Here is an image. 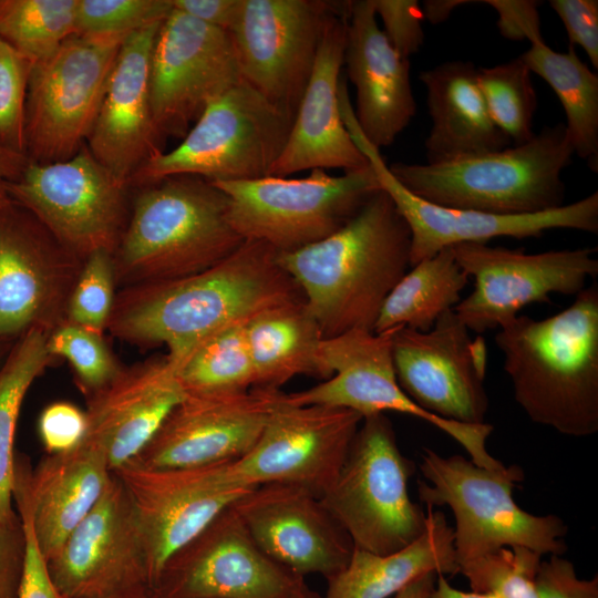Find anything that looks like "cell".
<instances>
[{
    "label": "cell",
    "instance_id": "6da1fadb",
    "mask_svg": "<svg viewBox=\"0 0 598 598\" xmlns=\"http://www.w3.org/2000/svg\"><path fill=\"white\" fill-rule=\"evenodd\" d=\"M277 254L265 243L244 240L204 271L117 289L106 330L130 344L165 346L176 368L218 330L266 309L305 301Z\"/></svg>",
    "mask_w": 598,
    "mask_h": 598
},
{
    "label": "cell",
    "instance_id": "7a4b0ae2",
    "mask_svg": "<svg viewBox=\"0 0 598 598\" xmlns=\"http://www.w3.org/2000/svg\"><path fill=\"white\" fill-rule=\"evenodd\" d=\"M411 233L380 188L331 236L277 261L299 287L324 338L374 331L382 305L409 270Z\"/></svg>",
    "mask_w": 598,
    "mask_h": 598
},
{
    "label": "cell",
    "instance_id": "3957f363",
    "mask_svg": "<svg viewBox=\"0 0 598 598\" xmlns=\"http://www.w3.org/2000/svg\"><path fill=\"white\" fill-rule=\"evenodd\" d=\"M514 399L534 423L560 434L598 432V286L542 320L517 316L494 337Z\"/></svg>",
    "mask_w": 598,
    "mask_h": 598
},
{
    "label": "cell",
    "instance_id": "277c9868",
    "mask_svg": "<svg viewBox=\"0 0 598 598\" xmlns=\"http://www.w3.org/2000/svg\"><path fill=\"white\" fill-rule=\"evenodd\" d=\"M243 243L227 196L206 178L174 175L133 188L128 223L112 255L117 289L204 271Z\"/></svg>",
    "mask_w": 598,
    "mask_h": 598
},
{
    "label": "cell",
    "instance_id": "5b68a950",
    "mask_svg": "<svg viewBox=\"0 0 598 598\" xmlns=\"http://www.w3.org/2000/svg\"><path fill=\"white\" fill-rule=\"evenodd\" d=\"M574 151L564 123L546 126L527 142L455 159L389 165L415 196L450 208L496 215L536 214L564 205L563 171Z\"/></svg>",
    "mask_w": 598,
    "mask_h": 598
},
{
    "label": "cell",
    "instance_id": "8992f818",
    "mask_svg": "<svg viewBox=\"0 0 598 598\" xmlns=\"http://www.w3.org/2000/svg\"><path fill=\"white\" fill-rule=\"evenodd\" d=\"M420 471V501L453 512L457 564L503 547L523 546L549 556L567 550L568 528L560 517L528 513L514 501L513 489L524 480L519 466L488 470L462 455L424 448Z\"/></svg>",
    "mask_w": 598,
    "mask_h": 598
},
{
    "label": "cell",
    "instance_id": "52a82bcc",
    "mask_svg": "<svg viewBox=\"0 0 598 598\" xmlns=\"http://www.w3.org/2000/svg\"><path fill=\"white\" fill-rule=\"evenodd\" d=\"M414 467L384 413L362 419L333 484L319 498L353 548L389 555L416 540L426 512L409 494Z\"/></svg>",
    "mask_w": 598,
    "mask_h": 598
},
{
    "label": "cell",
    "instance_id": "ba28073f",
    "mask_svg": "<svg viewBox=\"0 0 598 598\" xmlns=\"http://www.w3.org/2000/svg\"><path fill=\"white\" fill-rule=\"evenodd\" d=\"M293 118L241 80L207 104L174 150L145 163L131 178L130 187L174 175L210 182L270 176Z\"/></svg>",
    "mask_w": 598,
    "mask_h": 598
},
{
    "label": "cell",
    "instance_id": "9c48e42d",
    "mask_svg": "<svg viewBox=\"0 0 598 598\" xmlns=\"http://www.w3.org/2000/svg\"><path fill=\"white\" fill-rule=\"evenodd\" d=\"M212 183L227 196L229 221L237 234L277 252H291L331 236L381 188L370 165L340 176L312 169L303 178Z\"/></svg>",
    "mask_w": 598,
    "mask_h": 598
},
{
    "label": "cell",
    "instance_id": "30bf717a",
    "mask_svg": "<svg viewBox=\"0 0 598 598\" xmlns=\"http://www.w3.org/2000/svg\"><path fill=\"white\" fill-rule=\"evenodd\" d=\"M127 37L73 34L33 63L24 114L30 162L64 161L85 145Z\"/></svg>",
    "mask_w": 598,
    "mask_h": 598
},
{
    "label": "cell",
    "instance_id": "8fae6325",
    "mask_svg": "<svg viewBox=\"0 0 598 598\" xmlns=\"http://www.w3.org/2000/svg\"><path fill=\"white\" fill-rule=\"evenodd\" d=\"M7 192L83 260L97 250L113 255L128 223L133 194L86 145L64 161H29Z\"/></svg>",
    "mask_w": 598,
    "mask_h": 598
},
{
    "label": "cell",
    "instance_id": "7c38bea8",
    "mask_svg": "<svg viewBox=\"0 0 598 598\" xmlns=\"http://www.w3.org/2000/svg\"><path fill=\"white\" fill-rule=\"evenodd\" d=\"M342 120L354 144L368 159L380 187L391 197L411 233L410 266L444 248L491 239L540 237L553 229L598 233V192L558 208L525 215H496L426 202L408 190L390 172L380 150L363 135L351 102L340 103Z\"/></svg>",
    "mask_w": 598,
    "mask_h": 598
},
{
    "label": "cell",
    "instance_id": "4fadbf2b",
    "mask_svg": "<svg viewBox=\"0 0 598 598\" xmlns=\"http://www.w3.org/2000/svg\"><path fill=\"white\" fill-rule=\"evenodd\" d=\"M463 271L474 279L473 291L453 309L475 333L499 329L530 303L550 301V295L576 296L598 275L594 248L548 250L465 243L452 247Z\"/></svg>",
    "mask_w": 598,
    "mask_h": 598
},
{
    "label": "cell",
    "instance_id": "5bb4252c",
    "mask_svg": "<svg viewBox=\"0 0 598 598\" xmlns=\"http://www.w3.org/2000/svg\"><path fill=\"white\" fill-rule=\"evenodd\" d=\"M83 265L30 210L0 207V343L65 322Z\"/></svg>",
    "mask_w": 598,
    "mask_h": 598
},
{
    "label": "cell",
    "instance_id": "9a60e30c",
    "mask_svg": "<svg viewBox=\"0 0 598 598\" xmlns=\"http://www.w3.org/2000/svg\"><path fill=\"white\" fill-rule=\"evenodd\" d=\"M346 4L319 0H243L228 31L241 78L295 117L329 18Z\"/></svg>",
    "mask_w": 598,
    "mask_h": 598
},
{
    "label": "cell",
    "instance_id": "2e32d148",
    "mask_svg": "<svg viewBox=\"0 0 598 598\" xmlns=\"http://www.w3.org/2000/svg\"><path fill=\"white\" fill-rule=\"evenodd\" d=\"M362 416L348 409L287 403L280 391L252 448L227 467L245 486L283 484L318 498L336 481Z\"/></svg>",
    "mask_w": 598,
    "mask_h": 598
},
{
    "label": "cell",
    "instance_id": "e0dca14e",
    "mask_svg": "<svg viewBox=\"0 0 598 598\" xmlns=\"http://www.w3.org/2000/svg\"><path fill=\"white\" fill-rule=\"evenodd\" d=\"M227 463L178 468L127 463L113 471L130 498L152 579L158 580L173 556L256 488L237 483Z\"/></svg>",
    "mask_w": 598,
    "mask_h": 598
},
{
    "label": "cell",
    "instance_id": "ac0fdd59",
    "mask_svg": "<svg viewBox=\"0 0 598 598\" xmlns=\"http://www.w3.org/2000/svg\"><path fill=\"white\" fill-rule=\"evenodd\" d=\"M241 80L229 32L173 8L151 60L152 109L161 134L183 138L207 104Z\"/></svg>",
    "mask_w": 598,
    "mask_h": 598
},
{
    "label": "cell",
    "instance_id": "d6986e66",
    "mask_svg": "<svg viewBox=\"0 0 598 598\" xmlns=\"http://www.w3.org/2000/svg\"><path fill=\"white\" fill-rule=\"evenodd\" d=\"M392 361L399 385L422 409L451 421L485 423L486 347L481 337L471 338L454 310L429 331L398 327Z\"/></svg>",
    "mask_w": 598,
    "mask_h": 598
},
{
    "label": "cell",
    "instance_id": "ffe728a7",
    "mask_svg": "<svg viewBox=\"0 0 598 598\" xmlns=\"http://www.w3.org/2000/svg\"><path fill=\"white\" fill-rule=\"evenodd\" d=\"M279 389L186 393L148 444L128 463L178 468L234 462L258 441Z\"/></svg>",
    "mask_w": 598,
    "mask_h": 598
},
{
    "label": "cell",
    "instance_id": "44dd1931",
    "mask_svg": "<svg viewBox=\"0 0 598 598\" xmlns=\"http://www.w3.org/2000/svg\"><path fill=\"white\" fill-rule=\"evenodd\" d=\"M167 598H296L300 577L266 556L229 507L167 563Z\"/></svg>",
    "mask_w": 598,
    "mask_h": 598
},
{
    "label": "cell",
    "instance_id": "7402d4cb",
    "mask_svg": "<svg viewBox=\"0 0 598 598\" xmlns=\"http://www.w3.org/2000/svg\"><path fill=\"white\" fill-rule=\"evenodd\" d=\"M230 508L266 556L300 577L318 574L329 579L351 557L349 537L305 488L260 485Z\"/></svg>",
    "mask_w": 598,
    "mask_h": 598
},
{
    "label": "cell",
    "instance_id": "603a6c76",
    "mask_svg": "<svg viewBox=\"0 0 598 598\" xmlns=\"http://www.w3.org/2000/svg\"><path fill=\"white\" fill-rule=\"evenodd\" d=\"M162 22L123 41L85 143L92 155L128 186L145 163L165 152L166 138L155 123L151 100V60Z\"/></svg>",
    "mask_w": 598,
    "mask_h": 598
},
{
    "label": "cell",
    "instance_id": "cb8c5ba5",
    "mask_svg": "<svg viewBox=\"0 0 598 598\" xmlns=\"http://www.w3.org/2000/svg\"><path fill=\"white\" fill-rule=\"evenodd\" d=\"M349 2L327 22L309 83L270 176L312 169L351 172L369 165L344 125L339 102Z\"/></svg>",
    "mask_w": 598,
    "mask_h": 598
},
{
    "label": "cell",
    "instance_id": "d4e9b609",
    "mask_svg": "<svg viewBox=\"0 0 598 598\" xmlns=\"http://www.w3.org/2000/svg\"><path fill=\"white\" fill-rule=\"evenodd\" d=\"M47 565L65 597L104 591L138 573L150 577L137 520L113 472L99 502Z\"/></svg>",
    "mask_w": 598,
    "mask_h": 598
},
{
    "label": "cell",
    "instance_id": "484cf974",
    "mask_svg": "<svg viewBox=\"0 0 598 598\" xmlns=\"http://www.w3.org/2000/svg\"><path fill=\"white\" fill-rule=\"evenodd\" d=\"M185 394L166 354L123 367L87 398L83 439L103 452L111 472L116 471L148 444Z\"/></svg>",
    "mask_w": 598,
    "mask_h": 598
},
{
    "label": "cell",
    "instance_id": "4316f807",
    "mask_svg": "<svg viewBox=\"0 0 598 598\" xmlns=\"http://www.w3.org/2000/svg\"><path fill=\"white\" fill-rule=\"evenodd\" d=\"M343 65L355 89L354 115L365 138L388 147L416 113L410 61L380 29L372 0L349 2Z\"/></svg>",
    "mask_w": 598,
    "mask_h": 598
},
{
    "label": "cell",
    "instance_id": "83f0119b",
    "mask_svg": "<svg viewBox=\"0 0 598 598\" xmlns=\"http://www.w3.org/2000/svg\"><path fill=\"white\" fill-rule=\"evenodd\" d=\"M396 328L379 333L350 330L323 338L319 360L324 381L303 391L283 392V400L295 405L348 409L362 417L393 411L429 420L430 413L398 383L392 361Z\"/></svg>",
    "mask_w": 598,
    "mask_h": 598
},
{
    "label": "cell",
    "instance_id": "f1b7e54d",
    "mask_svg": "<svg viewBox=\"0 0 598 598\" xmlns=\"http://www.w3.org/2000/svg\"><path fill=\"white\" fill-rule=\"evenodd\" d=\"M111 476L103 452L84 439L71 451L49 454L33 472L16 458L14 487L27 502L47 561L95 506Z\"/></svg>",
    "mask_w": 598,
    "mask_h": 598
},
{
    "label": "cell",
    "instance_id": "f546056e",
    "mask_svg": "<svg viewBox=\"0 0 598 598\" xmlns=\"http://www.w3.org/2000/svg\"><path fill=\"white\" fill-rule=\"evenodd\" d=\"M431 127L426 163L497 152L512 145L493 122L471 61L453 60L421 72Z\"/></svg>",
    "mask_w": 598,
    "mask_h": 598
},
{
    "label": "cell",
    "instance_id": "4dcf8cb0",
    "mask_svg": "<svg viewBox=\"0 0 598 598\" xmlns=\"http://www.w3.org/2000/svg\"><path fill=\"white\" fill-rule=\"evenodd\" d=\"M425 512V530L405 548L389 555L353 548L348 564L327 579L323 598H390L423 574H458L453 528L443 512Z\"/></svg>",
    "mask_w": 598,
    "mask_h": 598
},
{
    "label": "cell",
    "instance_id": "1f68e13d",
    "mask_svg": "<svg viewBox=\"0 0 598 598\" xmlns=\"http://www.w3.org/2000/svg\"><path fill=\"white\" fill-rule=\"evenodd\" d=\"M246 331L255 386L279 389L299 374L323 379L319 348L324 337L305 301L257 313Z\"/></svg>",
    "mask_w": 598,
    "mask_h": 598
},
{
    "label": "cell",
    "instance_id": "d6a6232c",
    "mask_svg": "<svg viewBox=\"0 0 598 598\" xmlns=\"http://www.w3.org/2000/svg\"><path fill=\"white\" fill-rule=\"evenodd\" d=\"M518 58L532 73L544 79L557 95L566 115V132L574 154L598 171V76L577 55L574 47L557 52L544 38Z\"/></svg>",
    "mask_w": 598,
    "mask_h": 598
},
{
    "label": "cell",
    "instance_id": "836d02e7",
    "mask_svg": "<svg viewBox=\"0 0 598 598\" xmlns=\"http://www.w3.org/2000/svg\"><path fill=\"white\" fill-rule=\"evenodd\" d=\"M468 280L452 247L419 261L384 300L374 332L396 327L429 331L443 313L453 310L462 300L461 292Z\"/></svg>",
    "mask_w": 598,
    "mask_h": 598
},
{
    "label": "cell",
    "instance_id": "e575fe53",
    "mask_svg": "<svg viewBox=\"0 0 598 598\" xmlns=\"http://www.w3.org/2000/svg\"><path fill=\"white\" fill-rule=\"evenodd\" d=\"M48 337L39 329L28 331L0 365V520L18 514L13 509L16 430L27 392L56 360L48 351Z\"/></svg>",
    "mask_w": 598,
    "mask_h": 598
},
{
    "label": "cell",
    "instance_id": "d590c367",
    "mask_svg": "<svg viewBox=\"0 0 598 598\" xmlns=\"http://www.w3.org/2000/svg\"><path fill=\"white\" fill-rule=\"evenodd\" d=\"M246 323L236 322L210 334L176 367L186 393L240 392L255 388Z\"/></svg>",
    "mask_w": 598,
    "mask_h": 598
},
{
    "label": "cell",
    "instance_id": "8d00e7d4",
    "mask_svg": "<svg viewBox=\"0 0 598 598\" xmlns=\"http://www.w3.org/2000/svg\"><path fill=\"white\" fill-rule=\"evenodd\" d=\"M78 0H0V38L37 62L76 34Z\"/></svg>",
    "mask_w": 598,
    "mask_h": 598
},
{
    "label": "cell",
    "instance_id": "74e56055",
    "mask_svg": "<svg viewBox=\"0 0 598 598\" xmlns=\"http://www.w3.org/2000/svg\"><path fill=\"white\" fill-rule=\"evenodd\" d=\"M532 72L519 59L488 68H477V83L493 122L514 145L534 136L537 109Z\"/></svg>",
    "mask_w": 598,
    "mask_h": 598
},
{
    "label": "cell",
    "instance_id": "f35d334b",
    "mask_svg": "<svg viewBox=\"0 0 598 598\" xmlns=\"http://www.w3.org/2000/svg\"><path fill=\"white\" fill-rule=\"evenodd\" d=\"M542 557L527 547H503L458 563V574L476 594L494 598H537L535 579Z\"/></svg>",
    "mask_w": 598,
    "mask_h": 598
},
{
    "label": "cell",
    "instance_id": "ab89813d",
    "mask_svg": "<svg viewBox=\"0 0 598 598\" xmlns=\"http://www.w3.org/2000/svg\"><path fill=\"white\" fill-rule=\"evenodd\" d=\"M47 347L53 358L70 363L76 384L87 398L109 384L123 368L104 334L69 321L49 334Z\"/></svg>",
    "mask_w": 598,
    "mask_h": 598
},
{
    "label": "cell",
    "instance_id": "60d3db41",
    "mask_svg": "<svg viewBox=\"0 0 598 598\" xmlns=\"http://www.w3.org/2000/svg\"><path fill=\"white\" fill-rule=\"evenodd\" d=\"M116 292L112 254L105 250L94 251L84 260L71 293L66 321L104 334Z\"/></svg>",
    "mask_w": 598,
    "mask_h": 598
},
{
    "label": "cell",
    "instance_id": "b9f144b4",
    "mask_svg": "<svg viewBox=\"0 0 598 598\" xmlns=\"http://www.w3.org/2000/svg\"><path fill=\"white\" fill-rule=\"evenodd\" d=\"M172 9V0H78L76 34L127 37Z\"/></svg>",
    "mask_w": 598,
    "mask_h": 598
},
{
    "label": "cell",
    "instance_id": "7bdbcfd3",
    "mask_svg": "<svg viewBox=\"0 0 598 598\" xmlns=\"http://www.w3.org/2000/svg\"><path fill=\"white\" fill-rule=\"evenodd\" d=\"M33 63L0 38V144L24 155L25 101Z\"/></svg>",
    "mask_w": 598,
    "mask_h": 598
},
{
    "label": "cell",
    "instance_id": "ee69618b",
    "mask_svg": "<svg viewBox=\"0 0 598 598\" xmlns=\"http://www.w3.org/2000/svg\"><path fill=\"white\" fill-rule=\"evenodd\" d=\"M372 1L392 48L405 59L416 53L424 42L421 4L415 0Z\"/></svg>",
    "mask_w": 598,
    "mask_h": 598
},
{
    "label": "cell",
    "instance_id": "f6af8a7d",
    "mask_svg": "<svg viewBox=\"0 0 598 598\" xmlns=\"http://www.w3.org/2000/svg\"><path fill=\"white\" fill-rule=\"evenodd\" d=\"M38 430L49 454L71 451L85 435V411L65 401L51 403L41 412Z\"/></svg>",
    "mask_w": 598,
    "mask_h": 598
},
{
    "label": "cell",
    "instance_id": "bcb514c9",
    "mask_svg": "<svg viewBox=\"0 0 598 598\" xmlns=\"http://www.w3.org/2000/svg\"><path fill=\"white\" fill-rule=\"evenodd\" d=\"M13 499L17 503L25 537L23 570L18 598H66L59 591L50 576L47 560L33 533L27 502L17 488L13 491Z\"/></svg>",
    "mask_w": 598,
    "mask_h": 598
},
{
    "label": "cell",
    "instance_id": "7dc6e473",
    "mask_svg": "<svg viewBox=\"0 0 598 598\" xmlns=\"http://www.w3.org/2000/svg\"><path fill=\"white\" fill-rule=\"evenodd\" d=\"M535 586L537 598H598V576L579 578L574 564L563 555L542 560Z\"/></svg>",
    "mask_w": 598,
    "mask_h": 598
},
{
    "label": "cell",
    "instance_id": "c3c4849f",
    "mask_svg": "<svg viewBox=\"0 0 598 598\" xmlns=\"http://www.w3.org/2000/svg\"><path fill=\"white\" fill-rule=\"evenodd\" d=\"M549 6L561 20L569 45L580 47L592 66L598 68V1L550 0Z\"/></svg>",
    "mask_w": 598,
    "mask_h": 598
},
{
    "label": "cell",
    "instance_id": "681fc988",
    "mask_svg": "<svg viewBox=\"0 0 598 598\" xmlns=\"http://www.w3.org/2000/svg\"><path fill=\"white\" fill-rule=\"evenodd\" d=\"M24 550V529L19 513L9 520H0V598H18Z\"/></svg>",
    "mask_w": 598,
    "mask_h": 598
},
{
    "label": "cell",
    "instance_id": "f907efd6",
    "mask_svg": "<svg viewBox=\"0 0 598 598\" xmlns=\"http://www.w3.org/2000/svg\"><path fill=\"white\" fill-rule=\"evenodd\" d=\"M498 13L497 28L508 40L528 42L542 38L539 2L530 0H484Z\"/></svg>",
    "mask_w": 598,
    "mask_h": 598
},
{
    "label": "cell",
    "instance_id": "816d5d0a",
    "mask_svg": "<svg viewBox=\"0 0 598 598\" xmlns=\"http://www.w3.org/2000/svg\"><path fill=\"white\" fill-rule=\"evenodd\" d=\"M172 4L196 20L229 31L240 13L243 0H172Z\"/></svg>",
    "mask_w": 598,
    "mask_h": 598
},
{
    "label": "cell",
    "instance_id": "f5cc1de1",
    "mask_svg": "<svg viewBox=\"0 0 598 598\" xmlns=\"http://www.w3.org/2000/svg\"><path fill=\"white\" fill-rule=\"evenodd\" d=\"M29 159L24 154L13 152L0 144V207L12 199L7 192V184L18 179L23 173Z\"/></svg>",
    "mask_w": 598,
    "mask_h": 598
},
{
    "label": "cell",
    "instance_id": "db71d44e",
    "mask_svg": "<svg viewBox=\"0 0 598 598\" xmlns=\"http://www.w3.org/2000/svg\"><path fill=\"white\" fill-rule=\"evenodd\" d=\"M437 575L434 573L423 574L390 598H431L435 587Z\"/></svg>",
    "mask_w": 598,
    "mask_h": 598
},
{
    "label": "cell",
    "instance_id": "11a10c76",
    "mask_svg": "<svg viewBox=\"0 0 598 598\" xmlns=\"http://www.w3.org/2000/svg\"><path fill=\"white\" fill-rule=\"evenodd\" d=\"M471 2L463 0H429L423 2L421 9L424 19L432 24H437L445 21L455 8Z\"/></svg>",
    "mask_w": 598,
    "mask_h": 598
},
{
    "label": "cell",
    "instance_id": "9f6ffc18",
    "mask_svg": "<svg viewBox=\"0 0 598 598\" xmlns=\"http://www.w3.org/2000/svg\"><path fill=\"white\" fill-rule=\"evenodd\" d=\"M431 598H494L487 595H481L473 591L466 592L458 590L450 585L445 576L437 575L434 590Z\"/></svg>",
    "mask_w": 598,
    "mask_h": 598
},
{
    "label": "cell",
    "instance_id": "6f0895ef",
    "mask_svg": "<svg viewBox=\"0 0 598 598\" xmlns=\"http://www.w3.org/2000/svg\"><path fill=\"white\" fill-rule=\"evenodd\" d=\"M12 344L0 343V365L3 363L8 352L10 351V349L12 347Z\"/></svg>",
    "mask_w": 598,
    "mask_h": 598
},
{
    "label": "cell",
    "instance_id": "680465c9",
    "mask_svg": "<svg viewBox=\"0 0 598 598\" xmlns=\"http://www.w3.org/2000/svg\"><path fill=\"white\" fill-rule=\"evenodd\" d=\"M296 598H320L315 592L310 591L307 587L298 597Z\"/></svg>",
    "mask_w": 598,
    "mask_h": 598
}]
</instances>
